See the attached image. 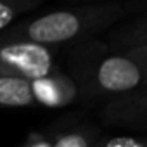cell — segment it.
<instances>
[{
  "mask_svg": "<svg viewBox=\"0 0 147 147\" xmlns=\"http://www.w3.org/2000/svg\"><path fill=\"white\" fill-rule=\"evenodd\" d=\"M145 4H92L50 11L47 14L18 23L0 33V45L7 43H36L57 47L66 43H80L94 35L113 28L131 14L144 12Z\"/></svg>",
  "mask_w": 147,
  "mask_h": 147,
  "instance_id": "cell-1",
  "label": "cell"
},
{
  "mask_svg": "<svg viewBox=\"0 0 147 147\" xmlns=\"http://www.w3.org/2000/svg\"><path fill=\"white\" fill-rule=\"evenodd\" d=\"M78 97L114 99L147 87V66L131 54H113L94 38L75 43L67 55Z\"/></svg>",
  "mask_w": 147,
  "mask_h": 147,
  "instance_id": "cell-2",
  "label": "cell"
},
{
  "mask_svg": "<svg viewBox=\"0 0 147 147\" xmlns=\"http://www.w3.org/2000/svg\"><path fill=\"white\" fill-rule=\"evenodd\" d=\"M59 71L54 49L36 43L0 45V76L36 82Z\"/></svg>",
  "mask_w": 147,
  "mask_h": 147,
  "instance_id": "cell-3",
  "label": "cell"
},
{
  "mask_svg": "<svg viewBox=\"0 0 147 147\" xmlns=\"http://www.w3.org/2000/svg\"><path fill=\"white\" fill-rule=\"evenodd\" d=\"M100 119L109 126L147 130V87L106 100Z\"/></svg>",
  "mask_w": 147,
  "mask_h": 147,
  "instance_id": "cell-4",
  "label": "cell"
},
{
  "mask_svg": "<svg viewBox=\"0 0 147 147\" xmlns=\"http://www.w3.org/2000/svg\"><path fill=\"white\" fill-rule=\"evenodd\" d=\"M106 47L113 54H126L147 47V11L138 14L135 19L123 23L109 31Z\"/></svg>",
  "mask_w": 147,
  "mask_h": 147,
  "instance_id": "cell-5",
  "label": "cell"
},
{
  "mask_svg": "<svg viewBox=\"0 0 147 147\" xmlns=\"http://www.w3.org/2000/svg\"><path fill=\"white\" fill-rule=\"evenodd\" d=\"M33 87L38 104L45 106H66L75 100V97H78V90L73 80L67 75H64L62 71L49 78L33 82Z\"/></svg>",
  "mask_w": 147,
  "mask_h": 147,
  "instance_id": "cell-6",
  "label": "cell"
},
{
  "mask_svg": "<svg viewBox=\"0 0 147 147\" xmlns=\"http://www.w3.org/2000/svg\"><path fill=\"white\" fill-rule=\"evenodd\" d=\"M38 104L33 82L0 76V107H31Z\"/></svg>",
  "mask_w": 147,
  "mask_h": 147,
  "instance_id": "cell-7",
  "label": "cell"
},
{
  "mask_svg": "<svg viewBox=\"0 0 147 147\" xmlns=\"http://www.w3.org/2000/svg\"><path fill=\"white\" fill-rule=\"evenodd\" d=\"M43 0H0V33L12 26V23L40 7Z\"/></svg>",
  "mask_w": 147,
  "mask_h": 147,
  "instance_id": "cell-8",
  "label": "cell"
},
{
  "mask_svg": "<svg viewBox=\"0 0 147 147\" xmlns=\"http://www.w3.org/2000/svg\"><path fill=\"white\" fill-rule=\"evenodd\" d=\"M97 140V130L92 126H83L59 135L49 147H94Z\"/></svg>",
  "mask_w": 147,
  "mask_h": 147,
  "instance_id": "cell-9",
  "label": "cell"
},
{
  "mask_svg": "<svg viewBox=\"0 0 147 147\" xmlns=\"http://www.w3.org/2000/svg\"><path fill=\"white\" fill-rule=\"evenodd\" d=\"M94 147H147V137H130V135L104 137V138L99 137Z\"/></svg>",
  "mask_w": 147,
  "mask_h": 147,
  "instance_id": "cell-10",
  "label": "cell"
},
{
  "mask_svg": "<svg viewBox=\"0 0 147 147\" xmlns=\"http://www.w3.org/2000/svg\"><path fill=\"white\" fill-rule=\"evenodd\" d=\"M128 54L135 55L138 61H142V62L147 66V47H145V49H140V50H133V52H128Z\"/></svg>",
  "mask_w": 147,
  "mask_h": 147,
  "instance_id": "cell-11",
  "label": "cell"
}]
</instances>
